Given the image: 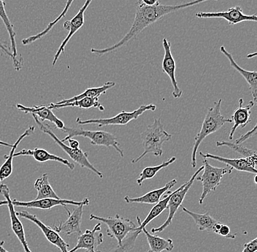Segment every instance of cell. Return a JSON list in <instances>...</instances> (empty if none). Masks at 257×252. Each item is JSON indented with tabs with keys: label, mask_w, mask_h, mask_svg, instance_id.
<instances>
[{
	"label": "cell",
	"mask_w": 257,
	"mask_h": 252,
	"mask_svg": "<svg viewBox=\"0 0 257 252\" xmlns=\"http://www.w3.org/2000/svg\"><path fill=\"white\" fill-rule=\"evenodd\" d=\"M208 1H218V0H194L189 3L176 5V6L158 5V6H152V7L138 6L136 10V17H135L131 29L119 42L115 43L111 47L103 48V49L91 48V52L96 55L102 56L104 54L117 51L118 48L124 46L130 40L136 38L137 36L144 31L145 29L147 28L148 27L155 22H158L164 16Z\"/></svg>",
	"instance_id": "cell-1"
},
{
	"label": "cell",
	"mask_w": 257,
	"mask_h": 252,
	"mask_svg": "<svg viewBox=\"0 0 257 252\" xmlns=\"http://www.w3.org/2000/svg\"><path fill=\"white\" fill-rule=\"evenodd\" d=\"M222 99H220L218 102L213 103V106L209 107L208 112L205 115L203 123L201 126L200 131L194 137V144L193 145L192 152V166L195 168L197 166V154L202 141L209 135L214 134L219 131L226 123H232L231 119L225 118L221 114V107Z\"/></svg>",
	"instance_id": "cell-2"
},
{
	"label": "cell",
	"mask_w": 257,
	"mask_h": 252,
	"mask_svg": "<svg viewBox=\"0 0 257 252\" xmlns=\"http://www.w3.org/2000/svg\"><path fill=\"white\" fill-rule=\"evenodd\" d=\"M144 152L140 156L132 160V163H138L148 154L161 157L163 155L162 145L164 143L171 140L172 135L168 134L162 124L161 119H155L152 124L149 125L144 132L141 133Z\"/></svg>",
	"instance_id": "cell-3"
},
{
	"label": "cell",
	"mask_w": 257,
	"mask_h": 252,
	"mask_svg": "<svg viewBox=\"0 0 257 252\" xmlns=\"http://www.w3.org/2000/svg\"><path fill=\"white\" fill-rule=\"evenodd\" d=\"M62 131L67 134V136L61 140L62 142H67L69 139L76 136H83L89 139L92 145L102 146L108 148L112 147L121 158L123 157V151L120 149L119 142L117 141L116 136L111 133L104 131H90L82 128H70L67 126H64Z\"/></svg>",
	"instance_id": "cell-4"
},
{
	"label": "cell",
	"mask_w": 257,
	"mask_h": 252,
	"mask_svg": "<svg viewBox=\"0 0 257 252\" xmlns=\"http://www.w3.org/2000/svg\"><path fill=\"white\" fill-rule=\"evenodd\" d=\"M31 115L32 117H33L35 123H36V124L39 127L40 131L44 133V134L48 135V136L55 142L56 144H57L58 145L62 148V150L64 151V152L70 156V158H71L73 161L78 163L82 168H86L90 170V171H92L93 173L97 175L100 179H103V173L99 171V170L96 169L95 167L90 163L89 160H88L87 152H83V151L80 150V148L75 150V149H72L71 147H69L68 145H66V144H64V142H62V141L56 136L55 134L51 131L49 125L46 124V123L44 124V123H42L41 120H39V118H38L36 115H34V114H31Z\"/></svg>",
	"instance_id": "cell-5"
},
{
	"label": "cell",
	"mask_w": 257,
	"mask_h": 252,
	"mask_svg": "<svg viewBox=\"0 0 257 252\" xmlns=\"http://www.w3.org/2000/svg\"><path fill=\"white\" fill-rule=\"evenodd\" d=\"M157 110V106L155 104H148V105H142L133 111V112H126L122 111L118 115L109 118L90 119V120H83L81 118L76 119V123L80 126L85 125H96L99 128L103 126H126L128 123L133 120H137L140 116L143 115L144 112L148 111L154 112Z\"/></svg>",
	"instance_id": "cell-6"
},
{
	"label": "cell",
	"mask_w": 257,
	"mask_h": 252,
	"mask_svg": "<svg viewBox=\"0 0 257 252\" xmlns=\"http://www.w3.org/2000/svg\"><path fill=\"white\" fill-rule=\"evenodd\" d=\"M203 164V172L200 176L196 178V180L200 181L202 184V192L199 199L200 204H202L209 193L216 190L217 187L221 184L223 176L226 173L230 174L233 170L227 166L224 168L211 166L207 159H204Z\"/></svg>",
	"instance_id": "cell-7"
},
{
	"label": "cell",
	"mask_w": 257,
	"mask_h": 252,
	"mask_svg": "<svg viewBox=\"0 0 257 252\" xmlns=\"http://www.w3.org/2000/svg\"><path fill=\"white\" fill-rule=\"evenodd\" d=\"M90 220L99 221L105 224L107 227V236L110 238L115 239L118 242V246L121 245L125 237L137 228L136 224L133 221L121 217L118 214L108 217H102L91 214Z\"/></svg>",
	"instance_id": "cell-8"
},
{
	"label": "cell",
	"mask_w": 257,
	"mask_h": 252,
	"mask_svg": "<svg viewBox=\"0 0 257 252\" xmlns=\"http://www.w3.org/2000/svg\"><path fill=\"white\" fill-rule=\"evenodd\" d=\"M203 168V166H201L200 168L194 173V175H193L189 181L185 182L182 186H181L179 188L177 189L175 192H173L168 203V208L169 209L168 219H167V220L165 221L160 227L152 228V234L163 232L167 227H168L169 226L172 224L175 214H176L177 211H178V208L182 205L186 194H187L189 189L192 187L194 180H196V178L202 172Z\"/></svg>",
	"instance_id": "cell-9"
},
{
	"label": "cell",
	"mask_w": 257,
	"mask_h": 252,
	"mask_svg": "<svg viewBox=\"0 0 257 252\" xmlns=\"http://www.w3.org/2000/svg\"><path fill=\"white\" fill-rule=\"evenodd\" d=\"M0 194L6 198V200H0V206L6 205L9 210L10 217H11V228L14 231L16 236L18 237L20 243L23 246L24 251L32 252L29 247L28 243L26 240L25 232L22 221L19 219L16 214L15 206L13 204L12 199L10 195V189L7 184H0Z\"/></svg>",
	"instance_id": "cell-10"
},
{
	"label": "cell",
	"mask_w": 257,
	"mask_h": 252,
	"mask_svg": "<svg viewBox=\"0 0 257 252\" xmlns=\"http://www.w3.org/2000/svg\"><path fill=\"white\" fill-rule=\"evenodd\" d=\"M196 17L199 19H224L229 26L236 25L244 22H257L256 14L245 15L239 6L229 8L222 12H199L196 14Z\"/></svg>",
	"instance_id": "cell-11"
},
{
	"label": "cell",
	"mask_w": 257,
	"mask_h": 252,
	"mask_svg": "<svg viewBox=\"0 0 257 252\" xmlns=\"http://www.w3.org/2000/svg\"><path fill=\"white\" fill-rule=\"evenodd\" d=\"M200 155L204 159H211V160H217V161L225 163L226 166L230 167L232 169L242 171V172L257 174L256 155L248 157V158H224V157L218 156V155H211L210 153L205 154L202 152H200Z\"/></svg>",
	"instance_id": "cell-12"
},
{
	"label": "cell",
	"mask_w": 257,
	"mask_h": 252,
	"mask_svg": "<svg viewBox=\"0 0 257 252\" xmlns=\"http://www.w3.org/2000/svg\"><path fill=\"white\" fill-rule=\"evenodd\" d=\"M92 0H86V3L83 5V7L80 8V11H78V14L75 16V17L72 18V20L67 21L64 22V30L68 31V35L66 37L65 39L62 42L61 46H59V49H58L57 52L54 56V61H53L52 65L54 66L57 62L58 59L63 54L64 52V49H65L66 46H67V43L70 42V39L75 35L77 32L82 28L83 24H84V14L86 12V9H87L88 6L91 4Z\"/></svg>",
	"instance_id": "cell-13"
},
{
	"label": "cell",
	"mask_w": 257,
	"mask_h": 252,
	"mask_svg": "<svg viewBox=\"0 0 257 252\" xmlns=\"http://www.w3.org/2000/svg\"><path fill=\"white\" fill-rule=\"evenodd\" d=\"M13 204L16 207H23V208H38V209L50 210L59 205L67 207V205H79L84 204L89 205V200L88 198L83 199L82 201H74L71 200H64V199L45 198L40 200H34L32 201H19L14 199L12 200Z\"/></svg>",
	"instance_id": "cell-14"
},
{
	"label": "cell",
	"mask_w": 257,
	"mask_h": 252,
	"mask_svg": "<svg viewBox=\"0 0 257 252\" xmlns=\"http://www.w3.org/2000/svg\"><path fill=\"white\" fill-rule=\"evenodd\" d=\"M18 216L24 218V219H28L29 221L35 223L40 229H41L43 233L44 234L45 237L51 243V244L55 245L62 252H67V248L70 247L68 243H66L62 239V237L59 235L56 230L51 228L42 222L35 215L32 214L27 211H18L16 212Z\"/></svg>",
	"instance_id": "cell-15"
},
{
	"label": "cell",
	"mask_w": 257,
	"mask_h": 252,
	"mask_svg": "<svg viewBox=\"0 0 257 252\" xmlns=\"http://www.w3.org/2000/svg\"><path fill=\"white\" fill-rule=\"evenodd\" d=\"M103 243V234L101 232V224L98 223L92 229H86L78 236L77 244L67 252L86 249L88 252H96V248Z\"/></svg>",
	"instance_id": "cell-16"
},
{
	"label": "cell",
	"mask_w": 257,
	"mask_h": 252,
	"mask_svg": "<svg viewBox=\"0 0 257 252\" xmlns=\"http://www.w3.org/2000/svg\"><path fill=\"white\" fill-rule=\"evenodd\" d=\"M84 206V204L75 205V208L71 213L67 209V207H64L66 211L68 213V219L64 222L59 223L54 226V230H56L58 233L62 232L67 235H72V234L80 235L81 234L80 227H81L83 207Z\"/></svg>",
	"instance_id": "cell-17"
},
{
	"label": "cell",
	"mask_w": 257,
	"mask_h": 252,
	"mask_svg": "<svg viewBox=\"0 0 257 252\" xmlns=\"http://www.w3.org/2000/svg\"><path fill=\"white\" fill-rule=\"evenodd\" d=\"M165 55L162 61V72L168 75L173 87V96L175 99H179L183 95V91L178 86L176 78V65L171 52V43L167 38H164L162 41Z\"/></svg>",
	"instance_id": "cell-18"
},
{
	"label": "cell",
	"mask_w": 257,
	"mask_h": 252,
	"mask_svg": "<svg viewBox=\"0 0 257 252\" xmlns=\"http://www.w3.org/2000/svg\"><path fill=\"white\" fill-rule=\"evenodd\" d=\"M0 18L3 20V23L6 25V29L11 39V51L13 54V64L16 71H19L23 67L24 62L22 55H19L18 53L17 46H16V34L14 31V27L8 18L6 11V0H0Z\"/></svg>",
	"instance_id": "cell-19"
},
{
	"label": "cell",
	"mask_w": 257,
	"mask_h": 252,
	"mask_svg": "<svg viewBox=\"0 0 257 252\" xmlns=\"http://www.w3.org/2000/svg\"><path fill=\"white\" fill-rule=\"evenodd\" d=\"M238 107L236 109L235 111L233 112L231 120L234 123V126L231 128L230 132L229 134V140H232L233 136L236 130L241 127V128H245L250 122V113H251V109L254 107L255 103L253 101L248 102V104L245 107H242L243 104V99H240L238 101Z\"/></svg>",
	"instance_id": "cell-20"
},
{
	"label": "cell",
	"mask_w": 257,
	"mask_h": 252,
	"mask_svg": "<svg viewBox=\"0 0 257 252\" xmlns=\"http://www.w3.org/2000/svg\"><path fill=\"white\" fill-rule=\"evenodd\" d=\"M178 183L176 179H172L171 181L167 183L163 187L161 188L153 189L150 192H147L142 196L137 197H130L125 196L123 200L127 203H144V204L154 205L158 203L161 200V197L163 196L164 194L168 191L170 190Z\"/></svg>",
	"instance_id": "cell-21"
},
{
	"label": "cell",
	"mask_w": 257,
	"mask_h": 252,
	"mask_svg": "<svg viewBox=\"0 0 257 252\" xmlns=\"http://www.w3.org/2000/svg\"><path fill=\"white\" fill-rule=\"evenodd\" d=\"M16 107H17L18 110L22 111L24 113L34 114L42 121L48 120V121L54 123L58 129L62 130L65 126L63 121L58 118L52 112V110L48 107L47 105L33 106L32 107H27L22 105V104H18Z\"/></svg>",
	"instance_id": "cell-22"
},
{
	"label": "cell",
	"mask_w": 257,
	"mask_h": 252,
	"mask_svg": "<svg viewBox=\"0 0 257 252\" xmlns=\"http://www.w3.org/2000/svg\"><path fill=\"white\" fill-rule=\"evenodd\" d=\"M19 156H30L33 157L35 160L39 163H46L48 161H55L57 163H62L70 170L75 169V165L70 163L66 159L60 158V157L56 156L55 155L49 153L48 151L41 148H35L34 150H21L20 152L15 153V157Z\"/></svg>",
	"instance_id": "cell-23"
},
{
	"label": "cell",
	"mask_w": 257,
	"mask_h": 252,
	"mask_svg": "<svg viewBox=\"0 0 257 252\" xmlns=\"http://www.w3.org/2000/svg\"><path fill=\"white\" fill-rule=\"evenodd\" d=\"M220 51L229 60L231 67L233 69L238 72L243 77L244 79L247 82L249 86V90L251 92L252 96H253V102L256 104L257 101V72L256 71H247L240 67L237 62L234 61V58L230 53L226 51L224 46L220 47Z\"/></svg>",
	"instance_id": "cell-24"
},
{
	"label": "cell",
	"mask_w": 257,
	"mask_h": 252,
	"mask_svg": "<svg viewBox=\"0 0 257 252\" xmlns=\"http://www.w3.org/2000/svg\"><path fill=\"white\" fill-rule=\"evenodd\" d=\"M35 130V128L34 126H30L28 129L26 130L24 134L19 136L15 144H13L9 155L5 156L6 160L0 167V184L12 174L13 160H14V158L15 157L16 150L17 149L18 146L25 138L28 137V136H30L32 134H34Z\"/></svg>",
	"instance_id": "cell-25"
},
{
	"label": "cell",
	"mask_w": 257,
	"mask_h": 252,
	"mask_svg": "<svg viewBox=\"0 0 257 252\" xmlns=\"http://www.w3.org/2000/svg\"><path fill=\"white\" fill-rule=\"evenodd\" d=\"M172 193H173V192H171V191H168L165 197L162 199V200H160L158 203H156L155 205L151 210L150 212L148 214V216H146V219L142 222H141L139 216H137V221H138V226L136 228L137 231L141 233L143 232V228L146 227L151 221L154 220L157 216H160L161 213L168 208V201L170 200V197H171Z\"/></svg>",
	"instance_id": "cell-26"
},
{
	"label": "cell",
	"mask_w": 257,
	"mask_h": 252,
	"mask_svg": "<svg viewBox=\"0 0 257 252\" xmlns=\"http://www.w3.org/2000/svg\"><path fill=\"white\" fill-rule=\"evenodd\" d=\"M47 107H49L51 110L52 109H59L65 108V107H79L81 109H90V108H97L99 109L101 112H103L104 108L103 106L101 105L100 103L99 102V98H83V99H80V100L75 101L70 103H64L62 104H56L55 103H51V104H47Z\"/></svg>",
	"instance_id": "cell-27"
},
{
	"label": "cell",
	"mask_w": 257,
	"mask_h": 252,
	"mask_svg": "<svg viewBox=\"0 0 257 252\" xmlns=\"http://www.w3.org/2000/svg\"><path fill=\"white\" fill-rule=\"evenodd\" d=\"M143 232L146 235L148 243L152 252L171 251L174 248V244L172 239H165L163 237L151 234L146 227L143 228Z\"/></svg>",
	"instance_id": "cell-28"
},
{
	"label": "cell",
	"mask_w": 257,
	"mask_h": 252,
	"mask_svg": "<svg viewBox=\"0 0 257 252\" xmlns=\"http://www.w3.org/2000/svg\"><path fill=\"white\" fill-rule=\"evenodd\" d=\"M48 179H49V177H48V173H45L35 181V188L36 189L37 192H38V195H37L36 198L35 200L45 198H60L58 196L53 187H51Z\"/></svg>",
	"instance_id": "cell-29"
},
{
	"label": "cell",
	"mask_w": 257,
	"mask_h": 252,
	"mask_svg": "<svg viewBox=\"0 0 257 252\" xmlns=\"http://www.w3.org/2000/svg\"><path fill=\"white\" fill-rule=\"evenodd\" d=\"M182 210L185 213L191 216L194 219L196 225L201 231H208L212 232L213 231V226L216 223L218 222L215 218H213L210 213H197L189 211L185 207H182Z\"/></svg>",
	"instance_id": "cell-30"
},
{
	"label": "cell",
	"mask_w": 257,
	"mask_h": 252,
	"mask_svg": "<svg viewBox=\"0 0 257 252\" xmlns=\"http://www.w3.org/2000/svg\"><path fill=\"white\" fill-rule=\"evenodd\" d=\"M115 86V82H107V83H104L103 86L97 87V88H88L84 92L78 95V96H73V97L70 98V99H64V100L55 103V104H64V103H70L75 102V101L80 100V99H83V98H99L101 95L105 94L106 91H108L110 88H113Z\"/></svg>",
	"instance_id": "cell-31"
},
{
	"label": "cell",
	"mask_w": 257,
	"mask_h": 252,
	"mask_svg": "<svg viewBox=\"0 0 257 252\" xmlns=\"http://www.w3.org/2000/svg\"><path fill=\"white\" fill-rule=\"evenodd\" d=\"M176 157H172V158L168 159L166 161H164L163 163H161L158 166L146 167L140 173L139 177L137 179V184L140 187H141L144 181L153 179L159 171H160L163 168H167L170 165L173 164V163L176 161Z\"/></svg>",
	"instance_id": "cell-32"
},
{
	"label": "cell",
	"mask_w": 257,
	"mask_h": 252,
	"mask_svg": "<svg viewBox=\"0 0 257 252\" xmlns=\"http://www.w3.org/2000/svg\"><path fill=\"white\" fill-rule=\"evenodd\" d=\"M73 2L74 0H67V3H66L65 7H64L63 11H62V12L61 13L60 15L56 18L55 20L53 21V22H51V23H49V24H48L47 26V27H46V28L45 29L43 32H40V33L37 34V35H32V36L29 37V38H25V39L22 40V44H23L24 46H27V45L31 44V43H35V42H36L37 40L41 39L43 37H44L45 35H47L48 32L52 30L53 27H54L55 24H57L58 22L61 20V19L65 17L67 11H68L69 9H70V6H72V3H73Z\"/></svg>",
	"instance_id": "cell-33"
},
{
	"label": "cell",
	"mask_w": 257,
	"mask_h": 252,
	"mask_svg": "<svg viewBox=\"0 0 257 252\" xmlns=\"http://www.w3.org/2000/svg\"><path fill=\"white\" fill-rule=\"evenodd\" d=\"M216 147H227L230 148L234 152L240 154L243 158H248V157L253 156L256 155V152L255 150H250L247 148L242 144H236V143L226 142V141H217L216 142Z\"/></svg>",
	"instance_id": "cell-34"
},
{
	"label": "cell",
	"mask_w": 257,
	"mask_h": 252,
	"mask_svg": "<svg viewBox=\"0 0 257 252\" xmlns=\"http://www.w3.org/2000/svg\"><path fill=\"white\" fill-rule=\"evenodd\" d=\"M256 124L253 126V128H252L251 130L248 131V132L245 133V134L241 135L240 137L238 139H236L235 142L236 144H242L245 142V141L248 140V139H250V138L253 137V136L256 134Z\"/></svg>",
	"instance_id": "cell-35"
},
{
	"label": "cell",
	"mask_w": 257,
	"mask_h": 252,
	"mask_svg": "<svg viewBox=\"0 0 257 252\" xmlns=\"http://www.w3.org/2000/svg\"><path fill=\"white\" fill-rule=\"evenodd\" d=\"M230 227L226 224H221V227H220L219 230H218V235H222L227 238L234 239L236 237V234L230 233Z\"/></svg>",
	"instance_id": "cell-36"
},
{
	"label": "cell",
	"mask_w": 257,
	"mask_h": 252,
	"mask_svg": "<svg viewBox=\"0 0 257 252\" xmlns=\"http://www.w3.org/2000/svg\"><path fill=\"white\" fill-rule=\"evenodd\" d=\"M257 251V239L254 238L251 241L244 244L243 250L242 252H256Z\"/></svg>",
	"instance_id": "cell-37"
},
{
	"label": "cell",
	"mask_w": 257,
	"mask_h": 252,
	"mask_svg": "<svg viewBox=\"0 0 257 252\" xmlns=\"http://www.w3.org/2000/svg\"><path fill=\"white\" fill-rule=\"evenodd\" d=\"M0 50H1L3 52H4L6 55H8L10 58L13 59V54L12 51H11V46H9V43H7V42L0 40Z\"/></svg>",
	"instance_id": "cell-38"
},
{
	"label": "cell",
	"mask_w": 257,
	"mask_h": 252,
	"mask_svg": "<svg viewBox=\"0 0 257 252\" xmlns=\"http://www.w3.org/2000/svg\"><path fill=\"white\" fill-rule=\"evenodd\" d=\"M138 6H158L160 5V0H138Z\"/></svg>",
	"instance_id": "cell-39"
},
{
	"label": "cell",
	"mask_w": 257,
	"mask_h": 252,
	"mask_svg": "<svg viewBox=\"0 0 257 252\" xmlns=\"http://www.w3.org/2000/svg\"><path fill=\"white\" fill-rule=\"evenodd\" d=\"M67 141H68L69 144H70V146H69V147H71L72 149L77 150V149L80 148V144L78 141L75 140V139H69Z\"/></svg>",
	"instance_id": "cell-40"
},
{
	"label": "cell",
	"mask_w": 257,
	"mask_h": 252,
	"mask_svg": "<svg viewBox=\"0 0 257 252\" xmlns=\"http://www.w3.org/2000/svg\"><path fill=\"white\" fill-rule=\"evenodd\" d=\"M0 146L6 147H12L13 144H9V143L4 142L3 141H0Z\"/></svg>",
	"instance_id": "cell-41"
},
{
	"label": "cell",
	"mask_w": 257,
	"mask_h": 252,
	"mask_svg": "<svg viewBox=\"0 0 257 252\" xmlns=\"http://www.w3.org/2000/svg\"><path fill=\"white\" fill-rule=\"evenodd\" d=\"M4 243V241L0 242V252H9L8 250H6L4 247H3V243Z\"/></svg>",
	"instance_id": "cell-42"
},
{
	"label": "cell",
	"mask_w": 257,
	"mask_h": 252,
	"mask_svg": "<svg viewBox=\"0 0 257 252\" xmlns=\"http://www.w3.org/2000/svg\"><path fill=\"white\" fill-rule=\"evenodd\" d=\"M256 56V53H254V54H253V55H248V59H250V58L255 57V56Z\"/></svg>",
	"instance_id": "cell-43"
},
{
	"label": "cell",
	"mask_w": 257,
	"mask_h": 252,
	"mask_svg": "<svg viewBox=\"0 0 257 252\" xmlns=\"http://www.w3.org/2000/svg\"><path fill=\"white\" fill-rule=\"evenodd\" d=\"M256 178H257V174H255L254 179H254V183L256 184H257Z\"/></svg>",
	"instance_id": "cell-44"
},
{
	"label": "cell",
	"mask_w": 257,
	"mask_h": 252,
	"mask_svg": "<svg viewBox=\"0 0 257 252\" xmlns=\"http://www.w3.org/2000/svg\"><path fill=\"white\" fill-rule=\"evenodd\" d=\"M147 252H152V251H150V250H149V251H147Z\"/></svg>",
	"instance_id": "cell-45"
}]
</instances>
